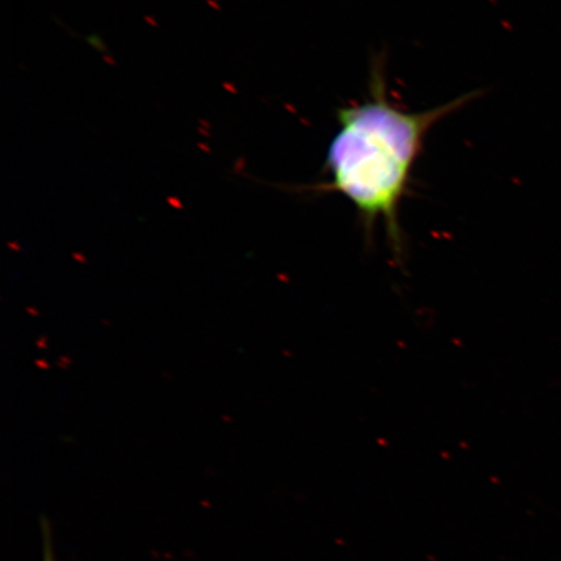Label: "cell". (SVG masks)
I'll return each instance as SVG.
<instances>
[{
    "mask_svg": "<svg viewBox=\"0 0 561 561\" xmlns=\"http://www.w3.org/2000/svg\"><path fill=\"white\" fill-rule=\"evenodd\" d=\"M476 96L474 91L431 110H402L390 101L382 62L376 61L367 100L336 112L339 129L324 163L329 180L311 191L345 196L356 209L368 241L382 222L392 251L401 256L404 238L399 209L427 133Z\"/></svg>",
    "mask_w": 561,
    "mask_h": 561,
    "instance_id": "cell-1",
    "label": "cell"
},
{
    "mask_svg": "<svg viewBox=\"0 0 561 561\" xmlns=\"http://www.w3.org/2000/svg\"><path fill=\"white\" fill-rule=\"evenodd\" d=\"M46 561H54L51 557V552L46 550Z\"/></svg>",
    "mask_w": 561,
    "mask_h": 561,
    "instance_id": "cell-2",
    "label": "cell"
}]
</instances>
